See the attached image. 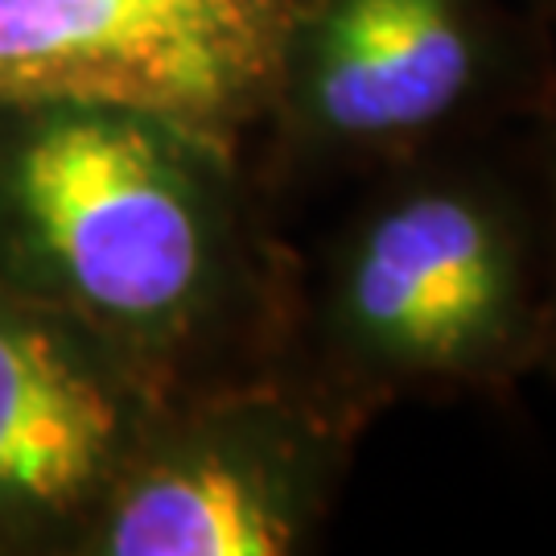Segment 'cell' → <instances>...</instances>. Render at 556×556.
Segmentation results:
<instances>
[{
    "label": "cell",
    "mask_w": 556,
    "mask_h": 556,
    "mask_svg": "<svg viewBox=\"0 0 556 556\" xmlns=\"http://www.w3.org/2000/svg\"><path fill=\"white\" fill-rule=\"evenodd\" d=\"M298 264L236 144L112 103L0 108V285L165 400L280 376Z\"/></svg>",
    "instance_id": "6da1fadb"
},
{
    "label": "cell",
    "mask_w": 556,
    "mask_h": 556,
    "mask_svg": "<svg viewBox=\"0 0 556 556\" xmlns=\"http://www.w3.org/2000/svg\"><path fill=\"white\" fill-rule=\"evenodd\" d=\"M528 157L540 178V194L548 206V227H553V314H548V351H544V379H556V91L536 116L523 124Z\"/></svg>",
    "instance_id": "52a82bcc"
},
{
    "label": "cell",
    "mask_w": 556,
    "mask_h": 556,
    "mask_svg": "<svg viewBox=\"0 0 556 556\" xmlns=\"http://www.w3.org/2000/svg\"><path fill=\"white\" fill-rule=\"evenodd\" d=\"M363 438L280 376L165 400L71 556L309 553Z\"/></svg>",
    "instance_id": "277c9868"
},
{
    "label": "cell",
    "mask_w": 556,
    "mask_h": 556,
    "mask_svg": "<svg viewBox=\"0 0 556 556\" xmlns=\"http://www.w3.org/2000/svg\"><path fill=\"white\" fill-rule=\"evenodd\" d=\"M314 0H0L4 103H112L252 149Z\"/></svg>",
    "instance_id": "5b68a950"
},
{
    "label": "cell",
    "mask_w": 556,
    "mask_h": 556,
    "mask_svg": "<svg viewBox=\"0 0 556 556\" xmlns=\"http://www.w3.org/2000/svg\"><path fill=\"white\" fill-rule=\"evenodd\" d=\"M553 91L556 34L523 0H314L248 165L280 215L441 144L523 128Z\"/></svg>",
    "instance_id": "3957f363"
},
{
    "label": "cell",
    "mask_w": 556,
    "mask_h": 556,
    "mask_svg": "<svg viewBox=\"0 0 556 556\" xmlns=\"http://www.w3.org/2000/svg\"><path fill=\"white\" fill-rule=\"evenodd\" d=\"M553 227L523 128L358 181L298 264L280 379L367 433L404 404H511L544 379Z\"/></svg>",
    "instance_id": "7a4b0ae2"
},
{
    "label": "cell",
    "mask_w": 556,
    "mask_h": 556,
    "mask_svg": "<svg viewBox=\"0 0 556 556\" xmlns=\"http://www.w3.org/2000/svg\"><path fill=\"white\" fill-rule=\"evenodd\" d=\"M161 404L96 330L0 285V553H75Z\"/></svg>",
    "instance_id": "8992f818"
},
{
    "label": "cell",
    "mask_w": 556,
    "mask_h": 556,
    "mask_svg": "<svg viewBox=\"0 0 556 556\" xmlns=\"http://www.w3.org/2000/svg\"><path fill=\"white\" fill-rule=\"evenodd\" d=\"M523 4H528V9H532V13L556 34V0H523Z\"/></svg>",
    "instance_id": "ba28073f"
}]
</instances>
